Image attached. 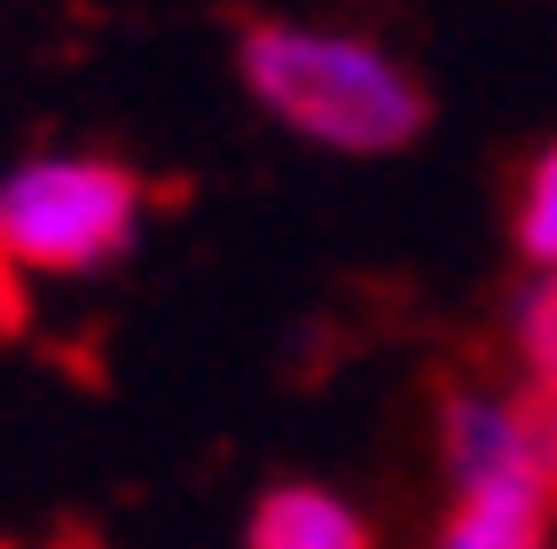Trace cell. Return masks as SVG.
<instances>
[{
	"label": "cell",
	"mask_w": 557,
	"mask_h": 549,
	"mask_svg": "<svg viewBox=\"0 0 557 549\" xmlns=\"http://www.w3.org/2000/svg\"><path fill=\"white\" fill-rule=\"evenodd\" d=\"M518 424H527L534 471L557 495V275L527 299V392H518Z\"/></svg>",
	"instance_id": "obj_4"
},
{
	"label": "cell",
	"mask_w": 557,
	"mask_h": 549,
	"mask_svg": "<svg viewBox=\"0 0 557 549\" xmlns=\"http://www.w3.org/2000/svg\"><path fill=\"white\" fill-rule=\"evenodd\" d=\"M236 71H244V87L268 118H283L290 134L322 141V150L385 158V150H408L432 118L424 87L408 79L377 40H361V32L244 24Z\"/></svg>",
	"instance_id": "obj_1"
},
{
	"label": "cell",
	"mask_w": 557,
	"mask_h": 549,
	"mask_svg": "<svg viewBox=\"0 0 557 549\" xmlns=\"http://www.w3.org/2000/svg\"><path fill=\"white\" fill-rule=\"evenodd\" d=\"M141 228V180L119 158L48 150L0 173V260L16 275H95Z\"/></svg>",
	"instance_id": "obj_2"
},
{
	"label": "cell",
	"mask_w": 557,
	"mask_h": 549,
	"mask_svg": "<svg viewBox=\"0 0 557 549\" xmlns=\"http://www.w3.org/2000/svg\"><path fill=\"white\" fill-rule=\"evenodd\" d=\"M518 251L534 267H557V150L534 158L527 173V197H518Z\"/></svg>",
	"instance_id": "obj_7"
},
{
	"label": "cell",
	"mask_w": 557,
	"mask_h": 549,
	"mask_svg": "<svg viewBox=\"0 0 557 549\" xmlns=\"http://www.w3.org/2000/svg\"><path fill=\"white\" fill-rule=\"evenodd\" d=\"M542 510L549 479L542 471H503V479H471L440 549H542Z\"/></svg>",
	"instance_id": "obj_3"
},
{
	"label": "cell",
	"mask_w": 557,
	"mask_h": 549,
	"mask_svg": "<svg viewBox=\"0 0 557 549\" xmlns=\"http://www.w3.org/2000/svg\"><path fill=\"white\" fill-rule=\"evenodd\" d=\"M251 549H369L361 519L322 487H275L251 519Z\"/></svg>",
	"instance_id": "obj_5"
},
{
	"label": "cell",
	"mask_w": 557,
	"mask_h": 549,
	"mask_svg": "<svg viewBox=\"0 0 557 549\" xmlns=\"http://www.w3.org/2000/svg\"><path fill=\"white\" fill-rule=\"evenodd\" d=\"M0 275H9V260H0Z\"/></svg>",
	"instance_id": "obj_8"
},
{
	"label": "cell",
	"mask_w": 557,
	"mask_h": 549,
	"mask_svg": "<svg viewBox=\"0 0 557 549\" xmlns=\"http://www.w3.org/2000/svg\"><path fill=\"white\" fill-rule=\"evenodd\" d=\"M448 463H456V487L503 479V471H534L518 400H510V409H503V400H456V409H448Z\"/></svg>",
	"instance_id": "obj_6"
}]
</instances>
